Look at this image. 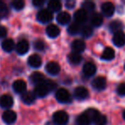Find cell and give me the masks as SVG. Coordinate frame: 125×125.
<instances>
[{
	"mask_svg": "<svg viewBox=\"0 0 125 125\" xmlns=\"http://www.w3.org/2000/svg\"><path fill=\"white\" fill-rule=\"evenodd\" d=\"M124 68H125V66H124Z\"/></svg>",
	"mask_w": 125,
	"mask_h": 125,
	"instance_id": "44",
	"label": "cell"
},
{
	"mask_svg": "<svg viewBox=\"0 0 125 125\" xmlns=\"http://www.w3.org/2000/svg\"><path fill=\"white\" fill-rule=\"evenodd\" d=\"M2 48L4 51L7 52H10L14 50L15 48V43L12 39H6L2 42Z\"/></svg>",
	"mask_w": 125,
	"mask_h": 125,
	"instance_id": "25",
	"label": "cell"
},
{
	"mask_svg": "<svg viewBox=\"0 0 125 125\" xmlns=\"http://www.w3.org/2000/svg\"><path fill=\"white\" fill-rule=\"evenodd\" d=\"M35 99H36V96H35L34 93L32 92H25L24 94H22L21 95V99L25 104H31L34 102Z\"/></svg>",
	"mask_w": 125,
	"mask_h": 125,
	"instance_id": "20",
	"label": "cell"
},
{
	"mask_svg": "<svg viewBox=\"0 0 125 125\" xmlns=\"http://www.w3.org/2000/svg\"><path fill=\"white\" fill-rule=\"evenodd\" d=\"M85 112L87 113V115H88V116L91 118L92 122H94V120L96 118V116H97L100 113L99 111H97L96 109H88V110H87Z\"/></svg>",
	"mask_w": 125,
	"mask_h": 125,
	"instance_id": "34",
	"label": "cell"
},
{
	"mask_svg": "<svg viewBox=\"0 0 125 125\" xmlns=\"http://www.w3.org/2000/svg\"><path fill=\"white\" fill-rule=\"evenodd\" d=\"M76 122L78 125H90L91 123H92V120L87 113L84 112L77 117Z\"/></svg>",
	"mask_w": 125,
	"mask_h": 125,
	"instance_id": "23",
	"label": "cell"
},
{
	"mask_svg": "<svg viewBox=\"0 0 125 125\" xmlns=\"http://www.w3.org/2000/svg\"><path fill=\"white\" fill-rule=\"evenodd\" d=\"M94 123H95V125H106V123H107V118L104 115L99 113L96 116L95 119L94 120Z\"/></svg>",
	"mask_w": 125,
	"mask_h": 125,
	"instance_id": "31",
	"label": "cell"
},
{
	"mask_svg": "<svg viewBox=\"0 0 125 125\" xmlns=\"http://www.w3.org/2000/svg\"><path fill=\"white\" fill-rule=\"evenodd\" d=\"M117 94L121 96H125V83H121L117 87Z\"/></svg>",
	"mask_w": 125,
	"mask_h": 125,
	"instance_id": "38",
	"label": "cell"
},
{
	"mask_svg": "<svg viewBox=\"0 0 125 125\" xmlns=\"http://www.w3.org/2000/svg\"><path fill=\"white\" fill-rule=\"evenodd\" d=\"M44 84H45V87H47V89L49 90V92L53 91L54 89L56 88V87H57V84H56L55 82L52 80H45V82H44Z\"/></svg>",
	"mask_w": 125,
	"mask_h": 125,
	"instance_id": "35",
	"label": "cell"
},
{
	"mask_svg": "<svg viewBox=\"0 0 125 125\" xmlns=\"http://www.w3.org/2000/svg\"><path fill=\"white\" fill-rule=\"evenodd\" d=\"M13 89L17 94H24L27 89V83L23 80H16L13 83Z\"/></svg>",
	"mask_w": 125,
	"mask_h": 125,
	"instance_id": "12",
	"label": "cell"
},
{
	"mask_svg": "<svg viewBox=\"0 0 125 125\" xmlns=\"http://www.w3.org/2000/svg\"><path fill=\"white\" fill-rule=\"evenodd\" d=\"M53 121L57 125H64L69 121V115L63 111H58L53 114Z\"/></svg>",
	"mask_w": 125,
	"mask_h": 125,
	"instance_id": "1",
	"label": "cell"
},
{
	"mask_svg": "<svg viewBox=\"0 0 125 125\" xmlns=\"http://www.w3.org/2000/svg\"><path fill=\"white\" fill-rule=\"evenodd\" d=\"M30 81L33 84L35 85H40V84L43 83L45 81V78L44 76V75L40 72H33L32 73V75H30Z\"/></svg>",
	"mask_w": 125,
	"mask_h": 125,
	"instance_id": "15",
	"label": "cell"
},
{
	"mask_svg": "<svg viewBox=\"0 0 125 125\" xmlns=\"http://www.w3.org/2000/svg\"><path fill=\"white\" fill-rule=\"evenodd\" d=\"M72 50L74 52H77V53H80V52H83L86 48V43L85 41H83L82 40H75L73 41L71 45Z\"/></svg>",
	"mask_w": 125,
	"mask_h": 125,
	"instance_id": "14",
	"label": "cell"
},
{
	"mask_svg": "<svg viewBox=\"0 0 125 125\" xmlns=\"http://www.w3.org/2000/svg\"><path fill=\"white\" fill-rule=\"evenodd\" d=\"M89 95L88 90L84 87H77L75 89V97L78 99H86Z\"/></svg>",
	"mask_w": 125,
	"mask_h": 125,
	"instance_id": "13",
	"label": "cell"
},
{
	"mask_svg": "<svg viewBox=\"0 0 125 125\" xmlns=\"http://www.w3.org/2000/svg\"><path fill=\"white\" fill-rule=\"evenodd\" d=\"M53 18L52 12H51L48 9H43L40 10L37 14V19L40 22L46 23L51 21Z\"/></svg>",
	"mask_w": 125,
	"mask_h": 125,
	"instance_id": "3",
	"label": "cell"
},
{
	"mask_svg": "<svg viewBox=\"0 0 125 125\" xmlns=\"http://www.w3.org/2000/svg\"><path fill=\"white\" fill-rule=\"evenodd\" d=\"M57 20L60 24L62 25H65L68 24L70 21V15L68 12H60L57 16Z\"/></svg>",
	"mask_w": 125,
	"mask_h": 125,
	"instance_id": "22",
	"label": "cell"
},
{
	"mask_svg": "<svg viewBox=\"0 0 125 125\" xmlns=\"http://www.w3.org/2000/svg\"><path fill=\"white\" fill-rule=\"evenodd\" d=\"M46 125H52V123H46Z\"/></svg>",
	"mask_w": 125,
	"mask_h": 125,
	"instance_id": "43",
	"label": "cell"
},
{
	"mask_svg": "<svg viewBox=\"0 0 125 125\" xmlns=\"http://www.w3.org/2000/svg\"><path fill=\"white\" fill-rule=\"evenodd\" d=\"M91 23L94 27H99L103 23V16L99 13H94L91 17Z\"/></svg>",
	"mask_w": 125,
	"mask_h": 125,
	"instance_id": "27",
	"label": "cell"
},
{
	"mask_svg": "<svg viewBox=\"0 0 125 125\" xmlns=\"http://www.w3.org/2000/svg\"><path fill=\"white\" fill-rule=\"evenodd\" d=\"M16 50L20 55H24L29 50V44L26 40H21L16 44Z\"/></svg>",
	"mask_w": 125,
	"mask_h": 125,
	"instance_id": "8",
	"label": "cell"
},
{
	"mask_svg": "<svg viewBox=\"0 0 125 125\" xmlns=\"http://www.w3.org/2000/svg\"><path fill=\"white\" fill-rule=\"evenodd\" d=\"M95 9V4L93 2L90 1H86L82 4V10L86 11V12H89V11H93Z\"/></svg>",
	"mask_w": 125,
	"mask_h": 125,
	"instance_id": "33",
	"label": "cell"
},
{
	"mask_svg": "<svg viewBox=\"0 0 125 125\" xmlns=\"http://www.w3.org/2000/svg\"><path fill=\"white\" fill-rule=\"evenodd\" d=\"M62 8V4L57 0H52L48 3V10L51 12H57Z\"/></svg>",
	"mask_w": 125,
	"mask_h": 125,
	"instance_id": "26",
	"label": "cell"
},
{
	"mask_svg": "<svg viewBox=\"0 0 125 125\" xmlns=\"http://www.w3.org/2000/svg\"><path fill=\"white\" fill-rule=\"evenodd\" d=\"M7 34V29L4 27L0 26V39L4 38Z\"/></svg>",
	"mask_w": 125,
	"mask_h": 125,
	"instance_id": "39",
	"label": "cell"
},
{
	"mask_svg": "<svg viewBox=\"0 0 125 125\" xmlns=\"http://www.w3.org/2000/svg\"><path fill=\"white\" fill-rule=\"evenodd\" d=\"M123 118H124V120H125V111H124V112H123Z\"/></svg>",
	"mask_w": 125,
	"mask_h": 125,
	"instance_id": "42",
	"label": "cell"
},
{
	"mask_svg": "<svg viewBox=\"0 0 125 125\" xmlns=\"http://www.w3.org/2000/svg\"><path fill=\"white\" fill-rule=\"evenodd\" d=\"M11 5L16 10H21L24 8L25 3L22 0H14L12 3H11Z\"/></svg>",
	"mask_w": 125,
	"mask_h": 125,
	"instance_id": "32",
	"label": "cell"
},
{
	"mask_svg": "<svg viewBox=\"0 0 125 125\" xmlns=\"http://www.w3.org/2000/svg\"><path fill=\"white\" fill-rule=\"evenodd\" d=\"M96 66L94 63L91 62H86L83 66V73L85 74V75L87 76H92L96 73Z\"/></svg>",
	"mask_w": 125,
	"mask_h": 125,
	"instance_id": "18",
	"label": "cell"
},
{
	"mask_svg": "<svg viewBox=\"0 0 125 125\" xmlns=\"http://www.w3.org/2000/svg\"><path fill=\"white\" fill-rule=\"evenodd\" d=\"M45 70L50 75H56L60 72V66L56 62H49L45 66Z\"/></svg>",
	"mask_w": 125,
	"mask_h": 125,
	"instance_id": "10",
	"label": "cell"
},
{
	"mask_svg": "<svg viewBox=\"0 0 125 125\" xmlns=\"http://www.w3.org/2000/svg\"><path fill=\"white\" fill-rule=\"evenodd\" d=\"M28 64L31 67H33V68H39V67H40V65L42 63L41 57L39 55H37V54H33V55L30 56L28 57Z\"/></svg>",
	"mask_w": 125,
	"mask_h": 125,
	"instance_id": "17",
	"label": "cell"
},
{
	"mask_svg": "<svg viewBox=\"0 0 125 125\" xmlns=\"http://www.w3.org/2000/svg\"><path fill=\"white\" fill-rule=\"evenodd\" d=\"M34 48L38 51H43L45 49V43L42 40H37L34 42Z\"/></svg>",
	"mask_w": 125,
	"mask_h": 125,
	"instance_id": "37",
	"label": "cell"
},
{
	"mask_svg": "<svg viewBox=\"0 0 125 125\" xmlns=\"http://www.w3.org/2000/svg\"><path fill=\"white\" fill-rule=\"evenodd\" d=\"M113 43L116 46L122 47L125 45V33L123 31L117 32L113 35Z\"/></svg>",
	"mask_w": 125,
	"mask_h": 125,
	"instance_id": "4",
	"label": "cell"
},
{
	"mask_svg": "<svg viewBox=\"0 0 125 125\" xmlns=\"http://www.w3.org/2000/svg\"><path fill=\"white\" fill-rule=\"evenodd\" d=\"M101 10H102V13L104 14V16L110 17V16H111L114 14L115 6L112 3H110V2L104 3L102 4V6H101Z\"/></svg>",
	"mask_w": 125,
	"mask_h": 125,
	"instance_id": "7",
	"label": "cell"
},
{
	"mask_svg": "<svg viewBox=\"0 0 125 125\" xmlns=\"http://www.w3.org/2000/svg\"><path fill=\"white\" fill-rule=\"evenodd\" d=\"M2 117L5 123H7V124H12L16 120V114L15 111H10V110H7V111H5L3 113Z\"/></svg>",
	"mask_w": 125,
	"mask_h": 125,
	"instance_id": "5",
	"label": "cell"
},
{
	"mask_svg": "<svg viewBox=\"0 0 125 125\" xmlns=\"http://www.w3.org/2000/svg\"><path fill=\"white\" fill-rule=\"evenodd\" d=\"M13 103H14V100L10 95L4 94V95H2L0 97V106L1 107L8 109L13 105Z\"/></svg>",
	"mask_w": 125,
	"mask_h": 125,
	"instance_id": "11",
	"label": "cell"
},
{
	"mask_svg": "<svg viewBox=\"0 0 125 125\" xmlns=\"http://www.w3.org/2000/svg\"><path fill=\"white\" fill-rule=\"evenodd\" d=\"M49 93V90L47 89V87H45V85L43 83L40 84V85H37L35 86V88H34V94L35 96L37 97H40V98H42V97H45Z\"/></svg>",
	"mask_w": 125,
	"mask_h": 125,
	"instance_id": "16",
	"label": "cell"
},
{
	"mask_svg": "<svg viewBox=\"0 0 125 125\" xmlns=\"http://www.w3.org/2000/svg\"><path fill=\"white\" fill-rule=\"evenodd\" d=\"M109 27H110V30L111 32H113L114 33H116L117 32L122 31V29L123 28V24L120 21H116H116H113L112 22L110 23Z\"/></svg>",
	"mask_w": 125,
	"mask_h": 125,
	"instance_id": "28",
	"label": "cell"
},
{
	"mask_svg": "<svg viewBox=\"0 0 125 125\" xmlns=\"http://www.w3.org/2000/svg\"><path fill=\"white\" fill-rule=\"evenodd\" d=\"M45 4V1L44 0H33V4L35 7H40L43 4Z\"/></svg>",
	"mask_w": 125,
	"mask_h": 125,
	"instance_id": "40",
	"label": "cell"
},
{
	"mask_svg": "<svg viewBox=\"0 0 125 125\" xmlns=\"http://www.w3.org/2000/svg\"><path fill=\"white\" fill-rule=\"evenodd\" d=\"M82 56L80 53H77V52H71L68 55V60L69 62L71 63V64L76 65L79 64L81 62H82Z\"/></svg>",
	"mask_w": 125,
	"mask_h": 125,
	"instance_id": "21",
	"label": "cell"
},
{
	"mask_svg": "<svg viewBox=\"0 0 125 125\" xmlns=\"http://www.w3.org/2000/svg\"><path fill=\"white\" fill-rule=\"evenodd\" d=\"M60 33V29L55 24H51L46 28V34L50 38H56Z\"/></svg>",
	"mask_w": 125,
	"mask_h": 125,
	"instance_id": "19",
	"label": "cell"
},
{
	"mask_svg": "<svg viewBox=\"0 0 125 125\" xmlns=\"http://www.w3.org/2000/svg\"><path fill=\"white\" fill-rule=\"evenodd\" d=\"M8 12H9V10L7 9V6L5 5L4 3L0 1V16L4 17V16H6L8 15Z\"/></svg>",
	"mask_w": 125,
	"mask_h": 125,
	"instance_id": "36",
	"label": "cell"
},
{
	"mask_svg": "<svg viewBox=\"0 0 125 125\" xmlns=\"http://www.w3.org/2000/svg\"><path fill=\"white\" fill-rule=\"evenodd\" d=\"M75 2L73 1V0H69L65 3V5L68 9H72V8L75 7Z\"/></svg>",
	"mask_w": 125,
	"mask_h": 125,
	"instance_id": "41",
	"label": "cell"
},
{
	"mask_svg": "<svg viewBox=\"0 0 125 125\" xmlns=\"http://www.w3.org/2000/svg\"><path fill=\"white\" fill-rule=\"evenodd\" d=\"M93 33H94V29H93L92 26L90 25H85V26L82 27L81 29V33L84 38H89L92 36Z\"/></svg>",
	"mask_w": 125,
	"mask_h": 125,
	"instance_id": "30",
	"label": "cell"
},
{
	"mask_svg": "<svg viewBox=\"0 0 125 125\" xmlns=\"http://www.w3.org/2000/svg\"><path fill=\"white\" fill-rule=\"evenodd\" d=\"M74 19H75V22L78 23V24H82L84 23L87 19V12H86L84 10L80 9L78 10L75 11V15H74Z\"/></svg>",
	"mask_w": 125,
	"mask_h": 125,
	"instance_id": "6",
	"label": "cell"
},
{
	"mask_svg": "<svg viewBox=\"0 0 125 125\" xmlns=\"http://www.w3.org/2000/svg\"><path fill=\"white\" fill-rule=\"evenodd\" d=\"M81 29H82V27H81L80 24H78L76 22H73L68 28V32L70 34L75 35L81 33Z\"/></svg>",
	"mask_w": 125,
	"mask_h": 125,
	"instance_id": "29",
	"label": "cell"
},
{
	"mask_svg": "<svg viewBox=\"0 0 125 125\" xmlns=\"http://www.w3.org/2000/svg\"><path fill=\"white\" fill-rule=\"evenodd\" d=\"M115 57V51L111 47H106L102 54L101 58L105 61H111Z\"/></svg>",
	"mask_w": 125,
	"mask_h": 125,
	"instance_id": "24",
	"label": "cell"
},
{
	"mask_svg": "<svg viewBox=\"0 0 125 125\" xmlns=\"http://www.w3.org/2000/svg\"><path fill=\"white\" fill-rule=\"evenodd\" d=\"M92 86L96 90H103L106 87V80L102 76H98L93 81Z\"/></svg>",
	"mask_w": 125,
	"mask_h": 125,
	"instance_id": "9",
	"label": "cell"
},
{
	"mask_svg": "<svg viewBox=\"0 0 125 125\" xmlns=\"http://www.w3.org/2000/svg\"><path fill=\"white\" fill-rule=\"evenodd\" d=\"M56 99L60 103H68L71 99V96L67 89L59 88L56 93Z\"/></svg>",
	"mask_w": 125,
	"mask_h": 125,
	"instance_id": "2",
	"label": "cell"
}]
</instances>
